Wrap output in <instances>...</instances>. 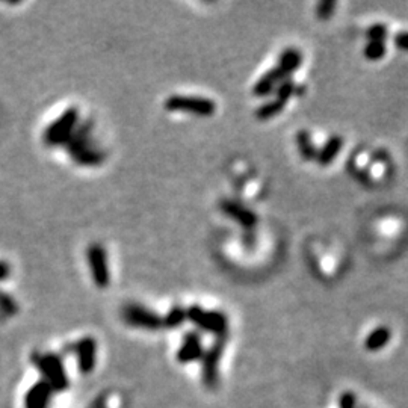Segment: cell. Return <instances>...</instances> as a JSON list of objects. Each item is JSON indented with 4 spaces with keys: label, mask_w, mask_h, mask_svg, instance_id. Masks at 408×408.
I'll return each mask as SVG.
<instances>
[{
    "label": "cell",
    "mask_w": 408,
    "mask_h": 408,
    "mask_svg": "<svg viewBox=\"0 0 408 408\" xmlns=\"http://www.w3.org/2000/svg\"><path fill=\"white\" fill-rule=\"evenodd\" d=\"M34 365L41 372L43 381L52 387L53 393H62L67 391L70 386V379L61 356L52 354V352L34 356Z\"/></svg>",
    "instance_id": "6da1fadb"
},
{
    "label": "cell",
    "mask_w": 408,
    "mask_h": 408,
    "mask_svg": "<svg viewBox=\"0 0 408 408\" xmlns=\"http://www.w3.org/2000/svg\"><path fill=\"white\" fill-rule=\"evenodd\" d=\"M68 144V152L74 162H78L79 165L85 166H92L99 165L103 161V156H101L94 147L91 145L89 141V126L80 127L76 133H73L70 138Z\"/></svg>",
    "instance_id": "7a4b0ae2"
},
{
    "label": "cell",
    "mask_w": 408,
    "mask_h": 408,
    "mask_svg": "<svg viewBox=\"0 0 408 408\" xmlns=\"http://www.w3.org/2000/svg\"><path fill=\"white\" fill-rule=\"evenodd\" d=\"M78 119L79 112L76 108H70L66 112H62L61 117H58L48 129H45L44 133L45 144L50 147H59L67 144L74 133Z\"/></svg>",
    "instance_id": "3957f363"
},
{
    "label": "cell",
    "mask_w": 408,
    "mask_h": 408,
    "mask_svg": "<svg viewBox=\"0 0 408 408\" xmlns=\"http://www.w3.org/2000/svg\"><path fill=\"white\" fill-rule=\"evenodd\" d=\"M122 318L127 326L133 328L147 331H157L163 328V318L141 304H126L122 310Z\"/></svg>",
    "instance_id": "277c9868"
},
{
    "label": "cell",
    "mask_w": 408,
    "mask_h": 408,
    "mask_svg": "<svg viewBox=\"0 0 408 408\" xmlns=\"http://www.w3.org/2000/svg\"><path fill=\"white\" fill-rule=\"evenodd\" d=\"M187 319H189L194 326H197L198 328L213 333V335L226 336L228 321L224 313L217 312V310H204L198 305H191L187 310Z\"/></svg>",
    "instance_id": "5b68a950"
},
{
    "label": "cell",
    "mask_w": 408,
    "mask_h": 408,
    "mask_svg": "<svg viewBox=\"0 0 408 408\" xmlns=\"http://www.w3.org/2000/svg\"><path fill=\"white\" fill-rule=\"evenodd\" d=\"M165 108L171 112H187L198 117H210L215 114L217 105L213 100L194 96H171L166 99Z\"/></svg>",
    "instance_id": "8992f818"
},
{
    "label": "cell",
    "mask_w": 408,
    "mask_h": 408,
    "mask_svg": "<svg viewBox=\"0 0 408 408\" xmlns=\"http://www.w3.org/2000/svg\"><path fill=\"white\" fill-rule=\"evenodd\" d=\"M226 347V336H219L217 337L215 343L204 352L201 360H203V366H201V379L204 386L207 388H215L218 383V366H219V360L222 356V351H224Z\"/></svg>",
    "instance_id": "52a82bcc"
},
{
    "label": "cell",
    "mask_w": 408,
    "mask_h": 408,
    "mask_svg": "<svg viewBox=\"0 0 408 408\" xmlns=\"http://www.w3.org/2000/svg\"><path fill=\"white\" fill-rule=\"evenodd\" d=\"M87 258L89 265V271L92 274V280L99 287H108L110 282V272L108 265L106 249L100 244H92L87 249Z\"/></svg>",
    "instance_id": "ba28073f"
},
{
    "label": "cell",
    "mask_w": 408,
    "mask_h": 408,
    "mask_svg": "<svg viewBox=\"0 0 408 408\" xmlns=\"http://www.w3.org/2000/svg\"><path fill=\"white\" fill-rule=\"evenodd\" d=\"M74 354L78 360V369L82 375H89L94 372L97 365V342L94 337L80 339L74 347Z\"/></svg>",
    "instance_id": "9c48e42d"
},
{
    "label": "cell",
    "mask_w": 408,
    "mask_h": 408,
    "mask_svg": "<svg viewBox=\"0 0 408 408\" xmlns=\"http://www.w3.org/2000/svg\"><path fill=\"white\" fill-rule=\"evenodd\" d=\"M203 354H204V351L201 345V337L196 331H191L188 333V335H184L175 358H177L179 363L188 365V363H194V361L201 360Z\"/></svg>",
    "instance_id": "30bf717a"
},
{
    "label": "cell",
    "mask_w": 408,
    "mask_h": 408,
    "mask_svg": "<svg viewBox=\"0 0 408 408\" xmlns=\"http://www.w3.org/2000/svg\"><path fill=\"white\" fill-rule=\"evenodd\" d=\"M53 391L45 381H36L24 395V408H50Z\"/></svg>",
    "instance_id": "8fae6325"
},
{
    "label": "cell",
    "mask_w": 408,
    "mask_h": 408,
    "mask_svg": "<svg viewBox=\"0 0 408 408\" xmlns=\"http://www.w3.org/2000/svg\"><path fill=\"white\" fill-rule=\"evenodd\" d=\"M221 210L227 213L230 218H233L236 222L245 228H253L257 224V215L247 207H244L240 203L226 200L221 201Z\"/></svg>",
    "instance_id": "7c38bea8"
},
{
    "label": "cell",
    "mask_w": 408,
    "mask_h": 408,
    "mask_svg": "<svg viewBox=\"0 0 408 408\" xmlns=\"http://www.w3.org/2000/svg\"><path fill=\"white\" fill-rule=\"evenodd\" d=\"M301 62H303V54L300 50H296L293 48L286 49L280 54V61H278V66L275 67V70L278 71V74H280L282 79L284 80L291 73L300 68Z\"/></svg>",
    "instance_id": "4fadbf2b"
},
{
    "label": "cell",
    "mask_w": 408,
    "mask_h": 408,
    "mask_svg": "<svg viewBox=\"0 0 408 408\" xmlns=\"http://www.w3.org/2000/svg\"><path fill=\"white\" fill-rule=\"evenodd\" d=\"M342 145H343V141H342L340 136H333V138H330L328 141L326 143V145H323L321 148V150L318 152V154H316V162L319 165H322V166L330 165L333 161L336 159V156L342 150Z\"/></svg>",
    "instance_id": "5bb4252c"
},
{
    "label": "cell",
    "mask_w": 408,
    "mask_h": 408,
    "mask_svg": "<svg viewBox=\"0 0 408 408\" xmlns=\"http://www.w3.org/2000/svg\"><path fill=\"white\" fill-rule=\"evenodd\" d=\"M280 80H283V79H282V76L278 74V71L275 68L265 73L263 76L256 82V85L253 88L254 96L265 97L268 94H271V92L275 89V87L278 85V82H280Z\"/></svg>",
    "instance_id": "9a60e30c"
},
{
    "label": "cell",
    "mask_w": 408,
    "mask_h": 408,
    "mask_svg": "<svg viewBox=\"0 0 408 408\" xmlns=\"http://www.w3.org/2000/svg\"><path fill=\"white\" fill-rule=\"evenodd\" d=\"M296 144H298V150L300 154L304 161H316V148H314V144L312 141V136L307 131H300L296 133Z\"/></svg>",
    "instance_id": "2e32d148"
},
{
    "label": "cell",
    "mask_w": 408,
    "mask_h": 408,
    "mask_svg": "<svg viewBox=\"0 0 408 408\" xmlns=\"http://www.w3.org/2000/svg\"><path fill=\"white\" fill-rule=\"evenodd\" d=\"M388 340H391V331H388L386 327H379L367 336L365 347L369 351H378V349H381L383 347H386Z\"/></svg>",
    "instance_id": "e0dca14e"
},
{
    "label": "cell",
    "mask_w": 408,
    "mask_h": 408,
    "mask_svg": "<svg viewBox=\"0 0 408 408\" xmlns=\"http://www.w3.org/2000/svg\"><path fill=\"white\" fill-rule=\"evenodd\" d=\"M284 106H286V103H283V101H280V100H277V99L271 100V101H268V103L262 105L261 108H257L256 117L258 119H270L280 112H283Z\"/></svg>",
    "instance_id": "ac0fdd59"
},
{
    "label": "cell",
    "mask_w": 408,
    "mask_h": 408,
    "mask_svg": "<svg viewBox=\"0 0 408 408\" xmlns=\"http://www.w3.org/2000/svg\"><path fill=\"white\" fill-rule=\"evenodd\" d=\"M187 321V310L182 305H174L168 312V314L163 318V327L166 328H179L182 323Z\"/></svg>",
    "instance_id": "d6986e66"
},
{
    "label": "cell",
    "mask_w": 408,
    "mask_h": 408,
    "mask_svg": "<svg viewBox=\"0 0 408 408\" xmlns=\"http://www.w3.org/2000/svg\"><path fill=\"white\" fill-rule=\"evenodd\" d=\"M386 43L384 41H369L365 48V57L369 61H378L386 54Z\"/></svg>",
    "instance_id": "ffe728a7"
},
{
    "label": "cell",
    "mask_w": 408,
    "mask_h": 408,
    "mask_svg": "<svg viewBox=\"0 0 408 408\" xmlns=\"http://www.w3.org/2000/svg\"><path fill=\"white\" fill-rule=\"evenodd\" d=\"M295 91H296L295 82L291 79H284L277 88V100L283 101V103H287L289 99L295 94Z\"/></svg>",
    "instance_id": "44dd1931"
},
{
    "label": "cell",
    "mask_w": 408,
    "mask_h": 408,
    "mask_svg": "<svg viewBox=\"0 0 408 408\" xmlns=\"http://www.w3.org/2000/svg\"><path fill=\"white\" fill-rule=\"evenodd\" d=\"M366 35H367L369 41H384L386 43V38H387V35H388V29H387V27L384 24L377 23V24L369 27Z\"/></svg>",
    "instance_id": "7402d4cb"
},
{
    "label": "cell",
    "mask_w": 408,
    "mask_h": 408,
    "mask_svg": "<svg viewBox=\"0 0 408 408\" xmlns=\"http://www.w3.org/2000/svg\"><path fill=\"white\" fill-rule=\"evenodd\" d=\"M336 8V2H333V0H327V2H321L316 6V15L322 20H327L333 15V11H335Z\"/></svg>",
    "instance_id": "603a6c76"
},
{
    "label": "cell",
    "mask_w": 408,
    "mask_h": 408,
    "mask_svg": "<svg viewBox=\"0 0 408 408\" xmlns=\"http://www.w3.org/2000/svg\"><path fill=\"white\" fill-rule=\"evenodd\" d=\"M0 309H2L8 314H14L17 312V304L14 303L11 296L0 293Z\"/></svg>",
    "instance_id": "cb8c5ba5"
},
{
    "label": "cell",
    "mask_w": 408,
    "mask_h": 408,
    "mask_svg": "<svg viewBox=\"0 0 408 408\" xmlns=\"http://www.w3.org/2000/svg\"><path fill=\"white\" fill-rule=\"evenodd\" d=\"M395 44L398 49L408 52V32H398L395 35Z\"/></svg>",
    "instance_id": "d4e9b609"
},
{
    "label": "cell",
    "mask_w": 408,
    "mask_h": 408,
    "mask_svg": "<svg viewBox=\"0 0 408 408\" xmlns=\"http://www.w3.org/2000/svg\"><path fill=\"white\" fill-rule=\"evenodd\" d=\"M356 407V398L352 393L342 395L340 400V408H354Z\"/></svg>",
    "instance_id": "484cf974"
},
{
    "label": "cell",
    "mask_w": 408,
    "mask_h": 408,
    "mask_svg": "<svg viewBox=\"0 0 408 408\" xmlns=\"http://www.w3.org/2000/svg\"><path fill=\"white\" fill-rule=\"evenodd\" d=\"M9 274H11V268H9V265L5 262H0V282L6 280Z\"/></svg>",
    "instance_id": "4316f807"
}]
</instances>
